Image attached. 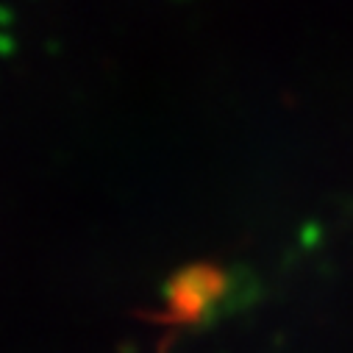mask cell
Returning a JSON list of instances; mask_svg holds the SVG:
<instances>
[{"instance_id":"cell-1","label":"cell","mask_w":353,"mask_h":353,"mask_svg":"<svg viewBox=\"0 0 353 353\" xmlns=\"http://www.w3.org/2000/svg\"><path fill=\"white\" fill-rule=\"evenodd\" d=\"M170 320L167 323H198L206 309L223 295V273L214 268H192L167 287Z\"/></svg>"}]
</instances>
